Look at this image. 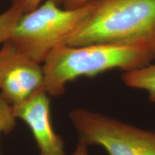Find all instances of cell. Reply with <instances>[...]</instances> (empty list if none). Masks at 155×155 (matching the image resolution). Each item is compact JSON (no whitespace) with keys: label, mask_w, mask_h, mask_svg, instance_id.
<instances>
[{"label":"cell","mask_w":155,"mask_h":155,"mask_svg":"<svg viewBox=\"0 0 155 155\" xmlns=\"http://www.w3.org/2000/svg\"><path fill=\"white\" fill-rule=\"evenodd\" d=\"M155 51L150 48L119 44L64 45L52 51L42 65V88L50 96L59 97L67 83L79 77H94L112 69L124 72L152 63Z\"/></svg>","instance_id":"1"},{"label":"cell","mask_w":155,"mask_h":155,"mask_svg":"<svg viewBox=\"0 0 155 155\" xmlns=\"http://www.w3.org/2000/svg\"><path fill=\"white\" fill-rule=\"evenodd\" d=\"M119 44L155 51V0H97L91 15L67 42Z\"/></svg>","instance_id":"2"},{"label":"cell","mask_w":155,"mask_h":155,"mask_svg":"<svg viewBox=\"0 0 155 155\" xmlns=\"http://www.w3.org/2000/svg\"><path fill=\"white\" fill-rule=\"evenodd\" d=\"M95 5L94 2L68 9L52 0H46L22 15L8 40L29 57L43 63L52 51L67 45L91 15Z\"/></svg>","instance_id":"3"},{"label":"cell","mask_w":155,"mask_h":155,"mask_svg":"<svg viewBox=\"0 0 155 155\" xmlns=\"http://www.w3.org/2000/svg\"><path fill=\"white\" fill-rule=\"evenodd\" d=\"M69 117L79 142L98 145L108 155H155V131L139 129L86 108H74Z\"/></svg>","instance_id":"4"},{"label":"cell","mask_w":155,"mask_h":155,"mask_svg":"<svg viewBox=\"0 0 155 155\" xmlns=\"http://www.w3.org/2000/svg\"><path fill=\"white\" fill-rule=\"evenodd\" d=\"M43 68L9 40L0 48V92L12 105L21 103L42 86Z\"/></svg>","instance_id":"5"},{"label":"cell","mask_w":155,"mask_h":155,"mask_svg":"<svg viewBox=\"0 0 155 155\" xmlns=\"http://www.w3.org/2000/svg\"><path fill=\"white\" fill-rule=\"evenodd\" d=\"M49 96L40 87L25 101L12 105L13 112L30 128L40 155H65L63 139L55 133L50 121Z\"/></svg>","instance_id":"6"},{"label":"cell","mask_w":155,"mask_h":155,"mask_svg":"<svg viewBox=\"0 0 155 155\" xmlns=\"http://www.w3.org/2000/svg\"><path fill=\"white\" fill-rule=\"evenodd\" d=\"M121 79L129 88L146 91L150 101L155 102V63L124 72Z\"/></svg>","instance_id":"7"},{"label":"cell","mask_w":155,"mask_h":155,"mask_svg":"<svg viewBox=\"0 0 155 155\" xmlns=\"http://www.w3.org/2000/svg\"><path fill=\"white\" fill-rule=\"evenodd\" d=\"M25 14L22 0H13L8 9L0 14V44L9 40L15 27Z\"/></svg>","instance_id":"8"},{"label":"cell","mask_w":155,"mask_h":155,"mask_svg":"<svg viewBox=\"0 0 155 155\" xmlns=\"http://www.w3.org/2000/svg\"><path fill=\"white\" fill-rule=\"evenodd\" d=\"M16 117L13 112L12 105L5 99L0 92V134H9L16 125ZM0 155H2L0 153Z\"/></svg>","instance_id":"9"},{"label":"cell","mask_w":155,"mask_h":155,"mask_svg":"<svg viewBox=\"0 0 155 155\" xmlns=\"http://www.w3.org/2000/svg\"><path fill=\"white\" fill-rule=\"evenodd\" d=\"M96 1L97 0H64L62 4V7L68 9H76L84 7Z\"/></svg>","instance_id":"10"},{"label":"cell","mask_w":155,"mask_h":155,"mask_svg":"<svg viewBox=\"0 0 155 155\" xmlns=\"http://www.w3.org/2000/svg\"><path fill=\"white\" fill-rule=\"evenodd\" d=\"M22 1L25 13H28L38 7L40 5V3L42 0H22ZM52 1L55 2L58 5L62 7V4H63L64 0H52Z\"/></svg>","instance_id":"11"},{"label":"cell","mask_w":155,"mask_h":155,"mask_svg":"<svg viewBox=\"0 0 155 155\" xmlns=\"http://www.w3.org/2000/svg\"><path fill=\"white\" fill-rule=\"evenodd\" d=\"M72 155H89L86 145L79 142Z\"/></svg>","instance_id":"12"},{"label":"cell","mask_w":155,"mask_h":155,"mask_svg":"<svg viewBox=\"0 0 155 155\" xmlns=\"http://www.w3.org/2000/svg\"><path fill=\"white\" fill-rule=\"evenodd\" d=\"M13 1V0H12V2Z\"/></svg>","instance_id":"13"}]
</instances>
